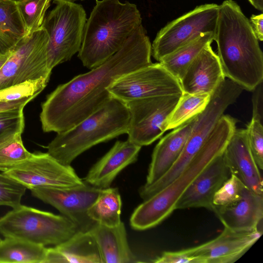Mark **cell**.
Listing matches in <instances>:
<instances>
[{"label":"cell","mask_w":263,"mask_h":263,"mask_svg":"<svg viewBox=\"0 0 263 263\" xmlns=\"http://www.w3.org/2000/svg\"><path fill=\"white\" fill-rule=\"evenodd\" d=\"M68 1H71V2H72V1H77V0H68Z\"/></svg>","instance_id":"obj_42"},{"label":"cell","mask_w":263,"mask_h":263,"mask_svg":"<svg viewBox=\"0 0 263 263\" xmlns=\"http://www.w3.org/2000/svg\"><path fill=\"white\" fill-rule=\"evenodd\" d=\"M211 44L193 60L180 81L183 92L211 95L226 79L219 57Z\"/></svg>","instance_id":"obj_18"},{"label":"cell","mask_w":263,"mask_h":263,"mask_svg":"<svg viewBox=\"0 0 263 263\" xmlns=\"http://www.w3.org/2000/svg\"><path fill=\"white\" fill-rule=\"evenodd\" d=\"M181 96L150 97L126 102L130 115L127 140L142 147L160 138L167 130L168 120Z\"/></svg>","instance_id":"obj_11"},{"label":"cell","mask_w":263,"mask_h":263,"mask_svg":"<svg viewBox=\"0 0 263 263\" xmlns=\"http://www.w3.org/2000/svg\"><path fill=\"white\" fill-rule=\"evenodd\" d=\"M11 50L7 53L0 56V69L11 54Z\"/></svg>","instance_id":"obj_41"},{"label":"cell","mask_w":263,"mask_h":263,"mask_svg":"<svg viewBox=\"0 0 263 263\" xmlns=\"http://www.w3.org/2000/svg\"><path fill=\"white\" fill-rule=\"evenodd\" d=\"M77 226L64 215L42 211L23 205L0 218V233L43 246H57L77 232Z\"/></svg>","instance_id":"obj_7"},{"label":"cell","mask_w":263,"mask_h":263,"mask_svg":"<svg viewBox=\"0 0 263 263\" xmlns=\"http://www.w3.org/2000/svg\"><path fill=\"white\" fill-rule=\"evenodd\" d=\"M130 115L126 104L115 97L101 108L68 130L57 133L47 153L61 163L70 165L92 146L127 134Z\"/></svg>","instance_id":"obj_5"},{"label":"cell","mask_w":263,"mask_h":263,"mask_svg":"<svg viewBox=\"0 0 263 263\" xmlns=\"http://www.w3.org/2000/svg\"><path fill=\"white\" fill-rule=\"evenodd\" d=\"M53 3L55 7L45 16L42 26L49 37L47 62L51 70L79 51L87 20L82 5L68 0Z\"/></svg>","instance_id":"obj_8"},{"label":"cell","mask_w":263,"mask_h":263,"mask_svg":"<svg viewBox=\"0 0 263 263\" xmlns=\"http://www.w3.org/2000/svg\"><path fill=\"white\" fill-rule=\"evenodd\" d=\"M48 40V33L42 27L18 42L0 69V89L27 81L50 78Z\"/></svg>","instance_id":"obj_9"},{"label":"cell","mask_w":263,"mask_h":263,"mask_svg":"<svg viewBox=\"0 0 263 263\" xmlns=\"http://www.w3.org/2000/svg\"><path fill=\"white\" fill-rule=\"evenodd\" d=\"M230 175L222 154L194 179L177 201L175 210L204 208L213 211L214 196Z\"/></svg>","instance_id":"obj_16"},{"label":"cell","mask_w":263,"mask_h":263,"mask_svg":"<svg viewBox=\"0 0 263 263\" xmlns=\"http://www.w3.org/2000/svg\"><path fill=\"white\" fill-rule=\"evenodd\" d=\"M103 263L96 242L89 231L77 232L69 239L47 248L44 263Z\"/></svg>","instance_id":"obj_22"},{"label":"cell","mask_w":263,"mask_h":263,"mask_svg":"<svg viewBox=\"0 0 263 263\" xmlns=\"http://www.w3.org/2000/svg\"><path fill=\"white\" fill-rule=\"evenodd\" d=\"M152 262L155 263H200L199 260L190 256L186 249L178 251H165Z\"/></svg>","instance_id":"obj_36"},{"label":"cell","mask_w":263,"mask_h":263,"mask_svg":"<svg viewBox=\"0 0 263 263\" xmlns=\"http://www.w3.org/2000/svg\"><path fill=\"white\" fill-rule=\"evenodd\" d=\"M26 189L18 181L4 173H0V205L13 209L18 206Z\"/></svg>","instance_id":"obj_33"},{"label":"cell","mask_w":263,"mask_h":263,"mask_svg":"<svg viewBox=\"0 0 263 263\" xmlns=\"http://www.w3.org/2000/svg\"><path fill=\"white\" fill-rule=\"evenodd\" d=\"M246 129L249 146L259 170L263 168L262 122L252 118Z\"/></svg>","instance_id":"obj_34"},{"label":"cell","mask_w":263,"mask_h":263,"mask_svg":"<svg viewBox=\"0 0 263 263\" xmlns=\"http://www.w3.org/2000/svg\"><path fill=\"white\" fill-rule=\"evenodd\" d=\"M210 94L183 92L167 122L166 129H173L202 112L208 104Z\"/></svg>","instance_id":"obj_28"},{"label":"cell","mask_w":263,"mask_h":263,"mask_svg":"<svg viewBox=\"0 0 263 263\" xmlns=\"http://www.w3.org/2000/svg\"><path fill=\"white\" fill-rule=\"evenodd\" d=\"M262 233V228L236 231L224 228L215 238L186 250L200 263H233L251 248Z\"/></svg>","instance_id":"obj_15"},{"label":"cell","mask_w":263,"mask_h":263,"mask_svg":"<svg viewBox=\"0 0 263 263\" xmlns=\"http://www.w3.org/2000/svg\"><path fill=\"white\" fill-rule=\"evenodd\" d=\"M30 190L33 196L52 205L71 220L79 231H89L97 223L89 218L87 212L101 189L84 181L81 185L71 187H35Z\"/></svg>","instance_id":"obj_14"},{"label":"cell","mask_w":263,"mask_h":263,"mask_svg":"<svg viewBox=\"0 0 263 263\" xmlns=\"http://www.w3.org/2000/svg\"><path fill=\"white\" fill-rule=\"evenodd\" d=\"M112 97L126 103L160 96H181L180 81L160 63H152L121 77L109 87Z\"/></svg>","instance_id":"obj_12"},{"label":"cell","mask_w":263,"mask_h":263,"mask_svg":"<svg viewBox=\"0 0 263 263\" xmlns=\"http://www.w3.org/2000/svg\"><path fill=\"white\" fill-rule=\"evenodd\" d=\"M26 35L42 27L52 0H15Z\"/></svg>","instance_id":"obj_30"},{"label":"cell","mask_w":263,"mask_h":263,"mask_svg":"<svg viewBox=\"0 0 263 263\" xmlns=\"http://www.w3.org/2000/svg\"><path fill=\"white\" fill-rule=\"evenodd\" d=\"M47 250L24 239L5 237L0 242V263H44Z\"/></svg>","instance_id":"obj_25"},{"label":"cell","mask_w":263,"mask_h":263,"mask_svg":"<svg viewBox=\"0 0 263 263\" xmlns=\"http://www.w3.org/2000/svg\"><path fill=\"white\" fill-rule=\"evenodd\" d=\"M152 44L141 25L123 47L99 66L59 85L42 103L45 133L69 129L101 108L111 98L109 87L121 77L152 63Z\"/></svg>","instance_id":"obj_1"},{"label":"cell","mask_w":263,"mask_h":263,"mask_svg":"<svg viewBox=\"0 0 263 263\" xmlns=\"http://www.w3.org/2000/svg\"><path fill=\"white\" fill-rule=\"evenodd\" d=\"M226 78L252 91L263 81V54L249 20L233 0L219 5L214 40Z\"/></svg>","instance_id":"obj_2"},{"label":"cell","mask_w":263,"mask_h":263,"mask_svg":"<svg viewBox=\"0 0 263 263\" xmlns=\"http://www.w3.org/2000/svg\"><path fill=\"white\" fill-rule=\"evenodd\" d=\"M121 208L122 201L118 189L109 187L101 189L87 214L97 223L109 227H116L122 222Z\"/></svg>","instance_id":"obj_26"},{"label":"cell","mask_w":263,"mask_h":263,"mask_svg":"<svg viewBox=\"0 0 263 263\" xmlns=\"http://www.w3.org/2000/svg\"><path fill=\"white\" fill-rule=\"evenodd\" d=\"M141 146L128 141H117L113 146L89 170L84 181L103 189L110 187L118 175L135 163Z\"/></svg>","instance_id":"obj_19"},{"label":"cell","mask_w":263,"mask_h":263,"mask_svg":"<svg viewBox=\"0 0 263 263\" xmlns=\"http://www.w3.org/2000/svg\"><path fill=\"white\" fill-rule=\"evenodd\" d=\"M219 5L205 4L169 22L157 33L152 55L158 62L205 33H215Z\"/></svg>","instance_id":"obj_10"},{"label":"cell","mask_w":263,"mask_h":263,"mask_svg":"<svg viewBox=\"0 0 263 263\" xmlns=\"http://www.w3.org/2000/svg\"><path fill=\"white\" fill-rule=\"evenodd\" d=\"M258 41H263V14L252 15L250 21Z\"/></svg>","instance_id":"obj_38"},{"label":"cell","mask_w":263,"mask_h":263,"mask_svg":"<svg viewBox=\"0 0 263 263\" xmlns=\"http://www.w3.org/2000/svg\"><path fill=\"white\" fill-rule=\"evenodd\" d=\"M249 3L256 9L262 12L263 0H248Z\"/></svg>","instance_id":"obj_40"},{"label":"cell","mask_w":263,"mask_h":263,"mask_svg":"<svg viewBox=\"0 0 263 263\" xmlns=\"http://www.w3.org/2000/svg\"><path fill=\"white\" fill-rule=\"evenodd\" d=\"M50 78L27 81L0 89V101L12 102L34 97L46 86Z\"/></svg>","instance_id":"obj_31"},{"label":"cell","mask_w":263,"mask_h":263,"mask_svg":"<svg viewBox=\"0 0 263 263\" xmlns=\"http://www.w3.org/2000/svg\"><path fill=\"white\" fill-rule=\"evenodd\" d=\"M1 240H2V239L0 238V242H1Z\"/></svg>","instance_id":"obj_43"},{"label":"cell","mask_w":263,"mask_h":263,"mask_svg":"<svg viewBox=\"0 0 263 263\" xmlns=\"http://www.w3.org/2000/svg\"><path fill=\"white\" fill-rule=\"evenodd\" d=\"M22 134L20 132L0 138V171L3 173L31 155L24 146Z\"/></svg>","instance_id":"obj_29"},{"label":"cell","mask_w":263,"mask_h":263,"mask_svg":"<svg viewBox=\"0 0 263 263\" xmlns=\"http://www.w3.org/2000/svg\"><path fill=\"white\" fill-rule=\"evenodd\" d=\"M141 25L135 4L96 0L85 25L78 58L90 69L99 66L118 51Z\"/></svg>","instance_id":"obj_4"},{"label":"cell","mask_w":263,"mask_h":263,"mask_svg":"<svg viewBox=\"0 0 263 263\" xmlns=\"http://www.w3.org/2000/svg\"><path fill=\"white\" fill-rule=\"evenodd\" d=\"M253 91L252 96V118L261 122L263 121V88L262 82L259 84Z\"/></svg>","instance_id":"obj_37"},{"label":"cell","mask_w":263,"mask_h":263,"mask_svg":"<svg viewBox=\"0 0 263 263\" xmlns=\"http://www.w3.org/2000/svg\"><path fill=\"white\" fill-rule=\"evenodd\" d=\"M246 187L237 177L231 174L214 196V209L216 206H227L237 202L241 198Z\"/></svg>","instance_id":"obj_32"},{"label":"cell","mask_w":263,"mask_h":263,"mask_svg":"<svg viewBox=\"0 0 263 263\" xmlns=\"http://www.w3.org/2000/svg\"><path fill=\"white\" fill-rule=\"evenodd\" d=\"M4 173L30 190L68 188L84 182L70 165L61 163L48 153H31L29 158Z\"/></svg>","instance_id":"obj_13"},{"label":"cell","mask_w":263,"mask_h":263,"mask_svg":"<svg viewBox=\"0 0 263 263\" xmlns=\"http://www.w3.org/2000/svg\"><path fill=\"white\" fill-rule=\"evenodd\" d=\"M243 90L229 79L220 84L211 94L205 108L197 116L183 151L175 163L159 180L142 187L145 197L149 198L162 190L181 173L206 142L224 111L236 101Z\"/></svg>","instance_id":"obj_6"},{"label":"cell","mask_w":263,"mask_h":263,"mask_svg":"<svg viewBox=\"0 0 263 263\" xmlns=\"http://www.w3.org/2000/svg\"><path fill=\"white\" fill-rule=\"evenodd\" d=\"M213 211L224 228L236 231H253L262 227L263 195L246 187L237 202L216 206Z\"/></svg>","instance_id":"obj_20"},{"label":"cell","mask_w":263,"mask_h":263,"mask_svg":"<svg viewBox=\"0 0 263 263\" xmlns=\"http://www.w3.org/2000/svg\"><path fill=\"white\" fill-rule=\"evenodd\" d=\"M215 33H205L198 38L166 56L159 62L179 81L188 67L202 49L214 40Z\"/></svg>","instance_id":"obj_27"},{"label":"cell","mask_w":263,"mask_h":263,"mask_svg":"<svg viewBox=\"0 0 263 263\" xmlns=\"http://www.w3.org/2000/svg\"><path fill=\"white\" fill-rule=\"evenodd\" d=\"M236 120L223 115L206 142L184 169L168 185L138 206L130 218L138 231L160 224L175 210L176 204L194 179L217 156L222 154L236 129Z\"/></svg>","instance_id":"obj_3"},{"label":"cell","mask_w":263,"mask_h":263,"mask_svg":"<svg viewBox=\"0 0 263 263\" xmlns=\"http://www.w3.org/2000/svg\"><path fill=\"white\" fill-rule=\"evenodd\" d=\"M89 232L96 242L103 263L136 262L123 222L112 227L96 223Z\"/></svg>","instance_id":"obj_23"},{"label":"cell","mask_w":263,"mask_h":263,"mask_svg":"<svg viewBox=\"0 0 263 263\" xmlns=\"http://www.w3.org/2000/svg\"><path fill=\"white\" fill-rule=\"evenodd\" d=\"M197 116L174 128L160 139L153 152L144 185L159 180L175 163L183 151Z\"/></svg>","instance_id":"obj_21"},{"label":"cell","mask_w":263,"mask_h":263,"mask_svg":"<svg viewBox=\"0 0 263 263\" xmlns=\"http://www.w3.org/2000/svg\"><path fill=\"white\" fill-rule=\"evenodd\" d=\"M231 174L251 191L263 195L262 178L250 149L246 129H235L222 153Z\"/></svg>","instance_id":"obj_17"},{"label":"cell","mask_w":263,"mask_h":263,"mask_svg":"<svg viewBox=\"0 0 263 263\" xmlns=\"http://www.w3.org/2000/svg\"><path fill=\"white\" fill-rule=\"evenodd\" d=\"M26 35L15 0H0V56L11 50Z\"/></svg>","instance_id":"obj_24"},{"label":"cell","mask_w":263,"mask_h":263,"mask_svg":"<svg viewBox=\"0 0 263 263\" xmlns=\"http://www.w3.org/2000/svg\"><path fill=\"white\" fill-rule=\"evenodd\" d=\"M24 108L0 111V138L23 133L25 127Z\"/></svg>","instance_id":"obj_35"},{"label":"cell","mask_w":263,"mask_h":263,"mask_svg":"<svg viewBox=\"0 0 263 263\" xmlns=\"http://www.w3.org/2000/svg\"><path fill=\"white\" fill-rule=\"evenodd\" d=\"M35 97H31L12 102L0 101V111L24 108L27 103Z\"/></svg>","instance_id":"obj_39"}]
</instances>
